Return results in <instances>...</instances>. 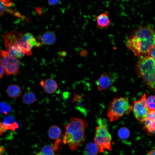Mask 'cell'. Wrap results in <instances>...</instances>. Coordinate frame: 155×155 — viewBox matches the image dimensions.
<instances>
[{"label":"cell","instance_id":"83f0119b","mask_svg":"<svg viewBox=\"0 0 155 155\" xmlns=\"http://www.w3.org/2000/svg\"><path fill=\"white\" fill-rule=\"evenodd\" d=\"M2 3L5 6L8 7L10 6L12 4V2L8 0H1Z\"/></svg>","mask_w":155,"mask_h":155},{"label":"cell","instance_id":"7c38bea8","mask_svg":"<svg viewBox=\"0 0 155 155\" xmlns=\"http://www.w3.org/2000/svg\"><path fill=\"white\" fill-rule=\"evenodd\" d=\"M95 17L97 28L103 29L110 26L111 21L108 12H103Z\"/></svg>","mask_w":155,"mask_h":155},{"label":"cell","instance_id":"8fae6325","mask_svg":"<svg viewBox=\"0 0 155 155\" xmlns=\"http://www.w3.org/2000/svg\"><path fill=\"white\" fill-rule=\"evenodd\" d=\"M155 111H149L147 117L143 122L144 128L152 134L155 133Z\"/></svg>","mask_w":155,"mask_h":155},{"label":"cell","instance_id":"277c9868","mask_svg":"<svg viewBox=\"0 0 155 155\" xmlns=\"http://www.w3.org/2000/svg\"><path fill=\"white\" fill-rule=\"evenodd\" d=\"M132 110V106L129 104L128 98L116 97L110 103L107 115L111 121H116L125 114H128Z\"/></svg>","mask_w":155,"mask_h":155},{"label":"cell","instance_id":"d6a6232c","mask_svg":"<svg viewBox=\"0 0 155 155\" xmlns=\"http://www.w3.org/2000/svg\"><path fill=\"white\" fill-rule=\"evenodd\" d=\"M155 152L154 149L152 150L148 153V155H155Z\"/></svg>","mask_w":155,"mask_h":155},{"label":"cell","instance_id":"ffe728a7","mask_svg":"<svg viewBox=\"0 0 155 155\" xmlns=\"http://www.w3.org/2000/svg\"><path fill=\"white\" fill-rule=\"evenodd\" d=\"M21 38L26 41L32 47L34 46L39 47L41 45L42 43L37 40L33 34L30 33L25 34L22 35Z\"/></svg>","mask_w":155,"mask_h":155},{"label":"cell","instance_id":"30bf717a","mask_svg":"<svg viewBox=\"0 0 155 155\" xmlns=\"http://www.w3.org/2000/svg\"><path fill=\"white\" fill-rule=\"evenodd\" d=\"M40 85L44 91L48 94L54 93L58 88L57 82L54 80L48 78L40 82Z\"/></svg>","mask_w":155,"mask_h":155},{"label":"cell","instance_id":"9a60e30c","mask_svg":"<svg viewBox=\"0 0 155 155\" xmlns=\"http://www.w3.org/2000/svg\"><path fill=\"white\" fill-rule=\"evenodd\" d=\"M7 49L8 55L12 57L21 58L25 55L18 43L11 46Z\"/></svg>","mask_w":155,"mask_h":155},{"label":"cell","instance_id":"4fadbf2b","mask_svg":"<svg viewBox=\"0 0 155 155\" xmlns=\"http://www.w3.org/2000/svg\"><path fill=\"white\" fill-rule=\"evenodd\" d=\"M60 140H57L54 145H47L43 147L40 151L35 155H58L55 154L54 153L55 150L58 149Z\"/></svg>","mask_w":155,"mask_h":155},{"label":"cell","instance_id":"e0dca14e","mask_svg":"<svg viewBox=\"0 0 155 155\" xmlns=\"http://www.w3.org/2000/svg\"><path fill=\"white\" fill-rule=\"evenodd\" d=\"M22 99L23 102L27 105L31 104L37 100L35 94L30 90L25 91L22 95Z\"/></svg>","mask_w":155,"mask_h":155},{"label":"cell","instance_id":"9c48e42d","mask_svg":"<svg viewBox=\"0 0 155 155\" xmlns=\"http://www.w3.org/2000/svg\"><path fill=\"white\" fill-rule=\"evenodd\" d=\"M22 35L21 33L16 30L5 34L3 39L6 49H7L11 46L18 43Z\"/></svg>","mask_w":155,"mask_h":155},{"label":"cell","instance_id":"4dcf8cb0","mask_svg":"<svg viewBox=\"0 0 155 155\" xmlns=\"http://www.w3.org/2000/svg\"><path fill=\"white\" fill-rule=\"evenodd\" d=\"M5 130L3 122H0V135L2 134L4 131Z\"/></svg>","mask_w":155,"mask_h":155},{"label":"cell","instance_id":"ac0fdd59","mask_svg":"<svg viewBox=\"0 0 155 155\" xmlns=\"http://www.w3.org/2000/svg\"><path fill=\"white\" fill-rule=\"evenodd\" d=\"M3 122L5 130L11 129L14 131L18 127L17 123L14 121L13 118L11 116L6 117Z\"/></svg>","mask_w":155,"mask_h":155},{"label":"cell","instance_id":"8992f818","mask_svg":"<svg viewBox=\"0 0 155 155\" xmlns=\"http://www.w3.org/2000/svg\"><path fill=\"white\" fill-rule=\"evenodd\" d=\"M0 64L7 75H16L19 72L20 64L18 59L9 55L7 51H1Z\"/></svg>","mask_w":155,"mask_h":155},{"label":"cell","instance_id":"5bb4252c","mask_svg":"<svg viewBox=\"0 0 155 155\" xmlns=\"http://www.w3.org/2000/svg\"><path fill=\"white\" fill-rule=\"evenodd\" d=\"M39 39L42 44L50 45L54 44L56 40V37L55 33L52 31L48 30L45 32Z\"/></svg>","mask_w":155,"mask_h":155},{"label":"cell","instance_id":"ba28073f","mask_svg":"<svg viewBox=\"0 0 155 155\" xmlns=\"http://www.w3.org/2000/svg\"><path fill=\"white\" fill-rule=\"evenodd\" d=\"M117 78L116 73L109 72L103 73L96 82L98 90L101 91L107 89L114 83Z\"/></svg>","mask_w":155,"mask_h":155},{"label":"cell","instance_id":"484cf974","mask_svg":"<svg viewBox=\"0 0 155 155\" xmlns=\"http://www.w3.org/2000/svg\"><path fill=\"white\" fill-rule=\"evenodd\" d=\"M148 57L155 59V46L152 48L148 52L147 54Z\"/></svg>","mask_w":155,"mask_h":155},{"label":"cell","instance_id":"cb8c5ba5","mask_svg":"<svg viewBox=\"0 0 155 155\" xmlns=\"http://www.w3.org/2000/svg\"><path fill=\"white\" fill-rule=\"evenodd\" d=\"M11 110L10 105L7 102L4 101L0 102V113L7 114Z\"/></svg>","mask_w":155,"mask_h":155},{"label":"cell","instance_id":"44dd1931","mask_svg":"<svg viewBox=\"0 0 155 155\" xmlns=\"http://www.w3.org/2000/svg\"><path fill=\"white\" fill-rule=\"evenodd\" d=\"M85 152L87 155H96L99 152V150L97 146L95 143L90 142L86 145Z\"/></svg>","mask_w":155,"mask_h":155},{"label":"cell","instance_id":"6da1fadb","mask_svg":"<svg viewBox=\"0 0 155 155\" xmlns=\"http://www.w3.org/2000/svg\"><path fill=\"white\" fill-rule=\"evenodd\" d=\"M127 48L137 57H143L155 46V32L149 26L138 28L130 34L126 42Z\"/></svg>","mask_w":155,"mask_h":155},{"label":"cell","instance_id":"7402d4cb","mask_svg":"<svg viewBox=\"0 0 155 155\" xmlns=\"http://www.w3.org/2000/svg\"><path fill=\"white\" fill-rule=\"evenodd\" d=\"M146 101L149 111H155V98L154 96L151 95L146 98Z\"/></svg>","mask_w":155,"mask_h":155},{"label":"cell","instance_id":"52a82bcc","mask_svg":"<svg viewBox=\"0 0 155 155\" xmlns=\"http://www.w3.org/2000/svg\"><path fill=\"white\" fill-rule=\"evenodd\" d=\"M146 94H143L139 100L133 102L132 109L134 116L138 121L143 122L147 116L149 110L146 101Z\"/></svg>","mask_w":155,"mask_h":155},{"label":"cell","instance_id":"7a4b0ae2","mask_svg":"<svg viewBox=\"0 0 155 155\" xmlns=\"http://www.w3.org/2000/svg\"><path fill=\"white\" fill-rule=\"evenodd\" d=\"M88 126L85 119L72 117L65 126L63 141L64 144L69 146L71 150H75L84 142L86 139L84 131Z\"/></svg>","mask_w":155,"mask_h":155},{"label":"cell","instance_id":"d4e9b609","mask_svg":"<svg viewBox=\"0 0 155 155\" xmlns=\"http://www.w3.org/2000/svg\"><path fill=\"white\" fill-rule=\"evenodd\" d=\"M7 8L2 3L1 0L0 2V16H3L5 12L7 11Z\"/></svg>","mask_w":155,"mask_h":155},{"label":"cell","instance_id":"f1b7e54d","mask_svg":"<svg viewBox=\"0 0 155 155\" xmlns=\"http://www.w3.org/2000/svg\"><path fill=\"white\" fill-rule=\"evenodd\" d=\"M59 0H49L48 3L51 5H55L59 4L60 3Z\"/></svg>","mask_w":155,"mask_h":155},{"label":"cell","instance_id":"5b68a950","mask_svg":"<svg viewBox=\"0 0 155 155\" xmlns=\"http://www.w3.org/2000/svg\"><path fill=\"white\" fill-rule=\"evenodd\" d=\"M94 138L99 152H103L106 149L111 150L112 136L109 132L106 124L100 119L97 121Z\"/></svg>","mask_w":155,"mask_h":155},{"label":"cell","instance_id":"d6986e66","mask_svg":"<svg viewBox=\"0 0 155 155\" xmlns=\"http://www.w3.org/2000/svg\"><path fill=\"white\" fill-rule=\"evenodd\" d=\"M62 131L60 128L56 125L50 127L48 131L49 137L52 140L58 139L61 135Z\"/></svg>","mask_w":155,"mask_h":155},{"label":"cell","instance_id":"3957f363","mask_svg":"<svg viewBox=\"0 0 155 155\" xmlns=\"http://www.w3.org/2000/svg\"><path fill=\"white\" fill-rule=\"evenodd\" d=\"M135 70L151 90L155 85V60L147 56L142 57L137 63Z\"/></svg>","mask_w":155,"mask_h":155},{"label":"cell","instance_id":"f546056e","mask_svg":"<svg viewBox=\"0 0 155 155\" xmlns=\"http://www.w3.org/2000/svg\"><path fill=\"white\" fill-rule=\"evenodd\" d=\"M5 73L4 70L2 66L0 64V79L3 78Z\"/></svg>","mask_w":155,"mask_h":155},{"label":"cell","instance_id":"4316f807","mask_svg":"<svg viewBox=\"0 0 155 155\" xmlns=\"http://www.w3.org/2000/svg\"><path fill=\"white\" fill-rule=\"evenodd\" d=\"M83 96L82 95H77L74 94L73 98V102H78L80 100V99L82 98Z\"/></svg>","mask_w":155,"mask_h":155},{"label":"cell","instance_id":"603a6c76","mask_svg":"<svg viewBox=\"0 0 155 155\" xmlns=\"http://www.w3.org/2000/svg\"><path fill=\"white\" fill-rule=\"evenodd\" d=\"M118 134L120 138L123 140H125L129 137L130 131L127 128L123 127L119 129Z\"/></svg>","mask_w":155,"mask_h":155},{"label":"cell","instance_id":"1f68e13d","mask_svg":"<svg viewBox=\"0 0 155 155\" xmlns=\"http://www.w3.org/2000/svg\"><path fill=\"white\" fill-rule=\"evenodd\" d=\"M5 151L4 147L0 145V155H2Z\"/></svg>","mask_w":155,"mask_h":155},{"label":"cell","instance_id":"2e32d148","mask_svg":"<svg viewBox=\"0 0 155 155\" xmlns=\"http://www.w3.org/2000/svg\"><path fill=\"white\" fill-rule=\"evenodd\" d=\"M7 93L8 96L12 98H16L21 95L22 90L20 87L16 84L9 85L7 89Z\"/></svg>","mask_w":155,"mask_h":155}]
</instances>
